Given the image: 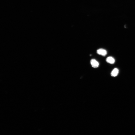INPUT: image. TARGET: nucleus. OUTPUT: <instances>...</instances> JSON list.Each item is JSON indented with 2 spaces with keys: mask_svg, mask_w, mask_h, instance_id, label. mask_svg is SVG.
<instances>
[{
  "mask_svg": "<svg viewBox=\"0 0 135 135\" xmlns=\"http://www.w3.org/2000/svg\"><path fill=\"white\" fill-rule=\"evenodd\" d=\"M97 52L98 54L103 56H105L107 54L106 50L102 48H100L98 50Z\"/></svg>",
  "mask_w": 135,
  "mask_h": 135,
  "instance_id": "nucleus-1",
  "label": "nucleus"
},
{
  "mask_svg": "<svg viewBox=\"0 0 135 135\" xmlns=\"http://www.w3.org/2000/svg\"><path fill=\"white\" fill-rule=\"evenodd\" d=\"M90 62L92 66L94 68H98L99 66L98 62L94 59H92L90 60Z\"/></svg>",
  "mask_w": 135,
  "mask_h": 135,
  "instance_id": "nucleus-2",
  "label": "nucleus"
},
{
  "mask_svg": "<svg viewBox=\"0 0 135 135\" xmlns=\"http://www.w3.org/2000/svg\"><path fill=\"white\" fill-rule=\"evenodd\" d=\"M118 69L117 68H115L112 71L111 73V75L112 76H116L118 74Z\"/></svg>",
  "mask_w": 135,
  "mask_h": 135,
  "instance_id": "nucleus-3",
  "label": "nucleus"
},
{
  "mask_svg": "<svg viewBox=\"0 0 135 135\" xmlns=\"http://www.w3.org/2000/svg\"><path fill=\"white\" fill-rule=\"evenodd\" d=\"M106 61L109 63L113 64L114 63L115 60L114 58L112 57L109 56L106 58Z\"/></svg>",
  "mask_w": 135,
  "mask_h": 135,
  "instance_id": "nucleus-4",
  "label": "nucleus"
}]
</instances>
